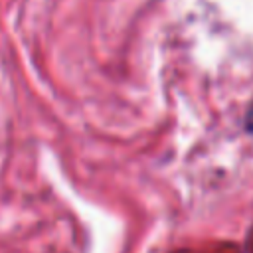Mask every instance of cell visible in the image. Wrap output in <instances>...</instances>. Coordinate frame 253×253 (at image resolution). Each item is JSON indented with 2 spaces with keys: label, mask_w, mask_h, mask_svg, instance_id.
<instances>
[{
  "label": "cell",
  "mask_w": 253,
  "mask_h": 253,
  "mask_svg": "<svg viewBox=\"0 0 253 253\" xmlns=\"http://www.w3.org/2000/svg\"><path fill=\"white\" fill-rule=\"evenodd\" d=\"M245 128H247L249 132H253V105L249 107V111H247V115H245Z\"/></svg>",
  "instance_id": "cell-1"
}]
</instances>
